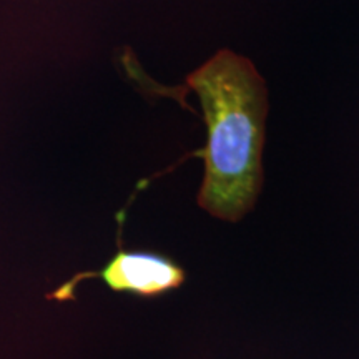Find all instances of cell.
I'll list each match as a JSON object with an SVG mask.
<instances>
[{
  "label": "cell",
  "instance_id": "obj_2",
  "mask_svg": "<svg viewBox=\"0 0 359 359\" xmlns=\"http://www.w3.org/2000/svg\"><path fill=\"white\" fill-rule=\"evenodd\" d=\"M95 278H100L114 293L160 298L178 290L187 280V271L168 255L148 250H125L120 246L105 266L97 271L77 273L52 293L45 294V298L57 303L75 302L80 283Z\"/></svg>",
  "mask_w": 359,
  "mask_h": 359
},
{
  "label": "cell",
  "instance_id": "obj_1",
  "mask_svg": "<svg viewBox=\"0 0 359 359\" xmlns=\"http://www.w3.org/2000/svg\"><path fill=\"white\" fill-rule=\"evenodd\" d=\"M163 95L195 92L206 125V145L191 154L205 161L198 205L212 217L238 222L255 206L262 188V151L268 93L248 58L219 50Z\"/></svg>",
  "mask_w": 359,
  "mask_h": 359
}]
</instances>
